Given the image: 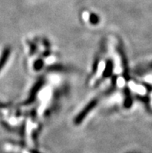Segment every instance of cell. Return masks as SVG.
Wrapping results in <instances>:
<instances>
[{"label":"cell","mask_w":152,"mask_h":153,"mask_svg":"<svg viewBox=\"0 0 152 153\" xmlns=\"http://www.w3.org/2000/svg\"><path fill=\"white\" fill-rule=\"evenodd\" d=\"M110 54H111L113 60L114 72L119 76L117 79V85L120 88L123 87L124 85H125V80L121 76L123 71V62H122L120 54H119L117 50V47H116V41H114L113 40H112V41H110Z\"/></svg>","instance_id":"cell-1"},{"label":"cell","mask_w":152,"mask_h":153,"mask_svg":"<svg viewBox=\"0 0 152 153\" xmlns=\"http://www.w3.org/2000/svg\"><path fill=\"white\" fill-rule=\"evenodd\" d=\"M105 68H106V62L104 60H101L99 63L98 67H97L96 72L91 79L90 85H93L94 83H96L97 80H99V79L102 76V73H103Z\"/></svg>","instance_id":"cell-2"},{"label":"cell","mask_w":152,"mask_h":153,"mask_svg":"<svg viewBox=\"0 0 152 153\" xmlns=\"http://www.w3.org/2000/svg\"><path fill=\"white\" fill-rule=\"evenodd\" d=\"M130 85L131 89H133V90L136 92L138 91V93H144V90H145V89H144V88L141 87V86H137V85H135V84L132 83V82H130Z\"/></svg>","instance_id":"cell-3"}]
</instances>
